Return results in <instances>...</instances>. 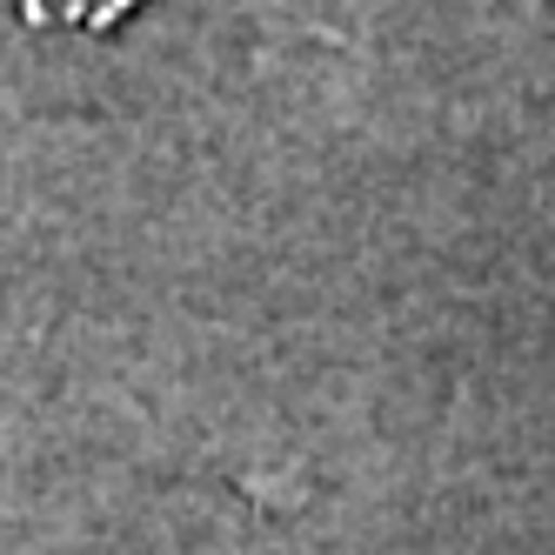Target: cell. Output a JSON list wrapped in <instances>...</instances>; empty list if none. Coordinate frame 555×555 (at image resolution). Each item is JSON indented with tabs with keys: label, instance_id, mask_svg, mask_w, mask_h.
Listing matches in <instances>:
<instances>
[]
</instances>
